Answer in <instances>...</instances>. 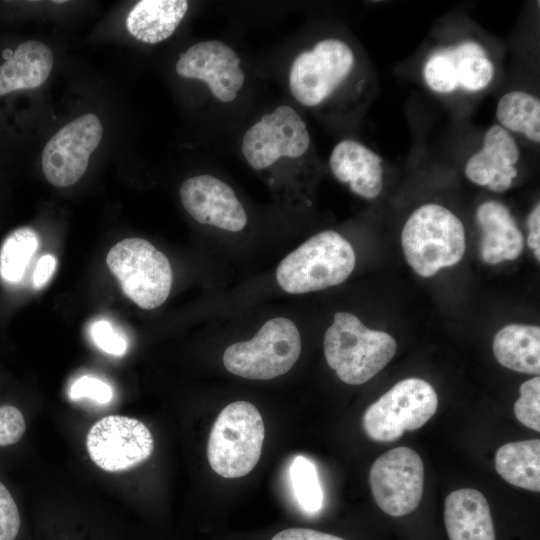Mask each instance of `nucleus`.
Returning <instances> with one entry per match:
<instances>
[{"mask_svg":"<svg viewBox=\"0 0 540 540\" xmlns=\"http://www.w3.org/2000/svg\"><path fill=\"white\" fill-rule=\"evenodd\" d=\"M301 353L297 326L288 318L268 320L256 335L230 345L223 364L232 374L251 380H271L287 373Z\"/></svg>","mask_w":540,"mask_h":540,"instance_id":"nucleus-5","label":"nucleus"},{"mask_svg":"<svg viewBox=\"0 0 540 540\" xmlns=\"http://www.w3.org/2000/svg\"><path fill=\"white\" fill-rule=\"evenodd\" d=\"M52 67L53 54L46 44L34 40L21 43L0 65V96L41 86Z\"/></svg>","mask_w":540,"mask_h":540,"instance_id":"nucleus-19","label":"nucleus"},{"mask_svg":"<svg viewBox=\"0 0 540 540\" xmlns=\"http://www.w3.org/2000/svg\"><path fill=\"white\" fill-rule=\"evenodd\" d=\"M401 243L408 264L418 275L430 277L461 261L466 248L465 230L448 208L427 203L407 219Z\"/></svg>","mask_w":540,"mask_h":540,"instance_id":"nucleus-2","label":"nucleus"},{"mask_svg":"<svg viewBox=\"0 0 540 540\" xmlns=\"http://www.w3.org/2000/svg\"><path fill=\"white\" fill-rule=\"evenodd\" d=\"M56 264L55 257L50 254L44 255L39 259L33 277L36 288H42L46 285L55 271Z\"/></svg>","mask_w":540,"mask_h":540,"instance_id":"nucleus-34","label":"nucleus"},{"mask_svg":"<svg viewBox=\"0 0 540 540\" xmlns=\"http://www.w3.org/2000/svg\"><path fill=\"white\" fill-rule=\"evenodd\" d=\"M369 483L378 507L393 517L414 511L424 487V465L413 449L405 446L388 450L372 464Z\"/></svg>","mask_w":540,"mask_h":540,"instance_id":"nucleus-10","label":"nucleus"},{"mask_svg":"<svg viewBox=\"0 0 540 540\" xmlns=\"http://www.w3.org/2000/svg\"><path fill=\"white\" fill-rule=\"evenodd\" d=\"M290 478L300 507L308 513L318 512L323 493L315 465L304 456H296L290 467Z\"/></svg>","mask_w":540,"mask_h":540,"instance_id":"nucleus-26","label":"nucleus"},{"mask_svg":"<svg viewBox=\"0 0 540 540\" xmlns=\"http://www.w3.org/2000/svg\"><path fill=\"white\" fill-rule=\"evenodd\" d=\"M180 200L198 223L238 232L247 223L246 212L233 189L212 175H198L183 182Z\"/></svg>","mask_w":540,"mask_h":540,"instance_id":"nucleus-14","label":"nucleus"},{"mask_svg":"<svg viewBox=\"0 0 540 540\" xmlns=\"http://www.w3.org/2000/svg\"><path fill=\"white\" fill-rule=\"evenodd\" d=\"M482 230L481 257L490 265L516 259L523 250V234L510 210L501 202L488 200L476 210Z\"/></svg>","mask_w":540,"mask_h":540,"instance_id":"nucleus-17","label":"nucleus"},{"mask_svg":"<svg viewBox=\"0 0 540 540\" xmlns=\"http://www.w3.org/2000/svg\"><path fill=\"white\" fill-rule=\"evenodd\" d=\"M355 260L351 244L339 233L325 230L289 253L278 265L276 279L290 294L319 291L344 282Z\"/></svg>","mask_w":540,"mask_h":540,"instance_id":"nucleus-3","label":"nucleus"},{"mask_svg":"<svg viewBox=\"0 0 540 540\" xmlns=\"http://www.w3.org/2000/svg\"><path fill=\"white\" fill-rule=\"evenodd\" d=\"M354 62V53L347 43L337 38L323 39L293 60L290 91L300 104L317 106L344 82Z\"/></svg>","mask_w":540,"mask_h":540,"instance_id":"nucleus-9","label":"nucleus"},{"mask_svg":"<svg viewBox=\"0 0 540 540\" xmlns=\"http://www.w3.org/2000/svg\"><path fill=\"white\" fill-rule=\"evenodd\" d=\"M271 540H345L339 536L309 528H286L275 534Z\"/></svg>","mask_w":540,"mask_h":540,"instance_id":"nucleus-32","label":"nucleus"},{"mask_svg":"<svg viewBox=\"0 0 540 540\" xmlns=\"http://www.w3.org/2000/svg\"><path fill=\"white\" fill-rule=\"evenodd\" d=\"M69 395L73 400L84 397L104 404L112 399L113 392L111 387L102 380L82 376L72 384Z\"/></svg>","mask_w":540,"mask_h":540,"instance_id":"nucleus-30","label":"nucleus"},{"mask_svg":"<svg viewBox=\"0 0 540 540\" xmlns=\"http://www.w3.org/2000/svg\"><path fill=\"white\" fill-rule=\"evenodd\" d=\"M187 10L186 0H141L128 13L126 28L136 39L156 44L174 33Z\"/></svg>","mask_w":540,"mask_h":540,"instance_id":"nucleus-20","label":"nucleus"},{"mask_svg":"<svg viewBox=\"0 0 540 540\" xmlns=\"http://www.w3.org/2000/svg\"><path fill=\"white\" fill-rule=\"evenodd\" d=\"M437 408L438 396L432 385L419 378H407L366 409L362 426L372 440L392 442L406 431L421 428Z\"/></svg>","mask_w":540,"mask_h":540,"instance_id":"nucleus-7","label":"nucleus"},{"mask_svg":"<svg viewBox=\"0 0 540 540\" xmlns=\"http://www.w3.org/2000/svg\"><path fill=\"white\" fill-rule=\"evenodd\" d=\"M310 147V135L301 116L281 105L252 125L242 139V153L249 165L262 170L280 157L298 158Z\"/></svg>","mask_w":540,"mask_h":540,"instance_id":"nucleus-12","label":"nucleus"},{"mask_svg":"<svg viewBox=\"0 0 540 540\" xmlns=\"http://www.w3.org/2000/svg\"><path fill=\"white\" fill-rule=\"evenodd\" d=\"M86 447L99 468L115 473L132 469L147 460L154 450V439L141 421L110 415L90 428Z\"/></svg>","mask_w":540,"mask_h":540,"instance_id":"nucleus-11","label":"nucleus"},{"mask_svg":"<svg viewBox=\"0 0 540 540\" xmlns=\"http://www.w3.org/2000/svg\"><path fill=\"white\" fill-rule=\"evenodd\" d=\"M530 230L527 243L533 249L536 259L540 260V205L537 203L531 210L527 219Z\"/></svg>","mask_w":540,"mask_h":540,"instance_id":"nucleus-33","label":"nucleus"},{"mask_svg":"<svg viewBox=\"0 0 540 540\" xmlns=\"http://www.w3.org/2000/svg\"><path fill=\"white\" fill-rule=\"evenodd\" d=\"M26 430L25 419L14 406H0V446L18 442Z\"/></svg>","mask_w":540,"mask_h":540,"instance_id":"nucleus-28","label":"nucleus"},{"mask_svg":"<svg viewBox=\"0 0 540 540\" xmlns=\"http://www.w3.org/2000/svg\"><path fill=\"white\" fill-rule=\"evenodd\" d=\"M395 339L366 327L349 312H337L324 335V354L338 378L350 385L366 383L394 357Z\"/></svg>","mask_w":540,"mask_h":540,"instance_id":"nucleus-1","label":"nucleus"},{"mask_svg":"<svg viewBox=\"0 0 540 540\" xmlns=\"http://www.w3.org/2000/svg\"><path fill=\"white\" fill-rule=\"evenodd\" d=\"M265 437L262 416L247 401L227 405L216 418L208 440L211 468L224 478L247 475L258 463Z\"/></svg>","mask_w":540,"mask_h":540,"instance_id":"nucleus-4","label":"nucleus"},{"mask_svg":"<svg viewBox=\"0 0 540 540\" xmlns=\"http://www.w3.org/2000/svg\"><path fill=\"white\" fill-rule=\"evenodd\" d=\"M239 66L240 59L231 47L218 40H208L180 54L175 69L181 77L204 81L211 93L217 95L223 89L220 75L229 67Z\"/></svg>","mask_w":540,"mask_h":540,"instance_id":"nucleus-21","label":"nucleus"},{"mask_svg":"<svg viewBox=\"0 0 540 540\" xmlns=\"http://www.w3.org/2000/svg\"><path fill=\"white\" fill-rule=\"evenodd\" d=\"M91 336L95 344L104 352L116 356H121L126 352V341L105 320H100L93 324L91 327Z\"/></svg>","mask_w":540,"mask_h":540,"instance_id":"nucleus-31","label":"nucleus"},{"mask_svg":"<svg viewBox=\"0 0 540 540\" xmlns=\"http://www.w3.org/2000/svg\"><path fill=\"white\" fill-rule=\"evenodd\" d=\"M19 528L17 505L8 489L0 482V540H14Z\"/></svg>","mask_w":540,"mask_h":540,"instance_id":"nucleus-29","label":"nucleus"},{"mask_svg":"<svg viewBox=\"0 0 540 540\" xmlns=\"http://www.w3.org/2000/svg\"><path fill=\"white\" fill-rule=\"evenodd\" d=\"M493 353L504 367L516 372L540 373V327L509 324L493 340Z\"/></svg>","mask_w":540,"mask_h":540,"instance_id":"nucleus-22","label":"nucleus"},{"mask_svg":"<svg viewBox=\"0 0 540 540\" xmlns=\"http://www.w3.org/2000/svg\"><path fill=\"white\" fill-rule=\"evenodd\" d=\"M39 245L37 232L20 227L11 232L0 249V275L8 282H18Z\"/></svg>","mask_w":540,"mask_h":540,"instance_id":"nucleus-25","label":"nucleus"},{"mask_svg":"<svg viewBox=\"0 0 540 540\" xmlns=\"http://www.w3.org/2000/svg\"><path fill=\"white\" fill-rule=\"evenodd\" d=\"M382 163L379 154L352 139L338 142L329 158L334 177L348 184L353 193L368 200L378 197L383 189Z\"/></svg>","mask_w":540,"mask_h":540,"instance_id":"nucleus-16","label":"nucleus"},{"mask_svg":"<svg viewBox=\"0 0 540 540\" xmlns=\"http://www.w3.org/2000/svg\"><path fill=\"white\" fill-rule=\"evenodd\" d=\"M514 414L524 426L540 431V377L531 378L520 386V397L514 404Z\"/></svg>","mask_w":540,"mask_h":540,"instance_id":"nucleus-27","label":"nucleus"},{"mask_svg":"<svg viewBox=\"0 0 540 540\" xmlns=\"http://www.w3.org/2000/svg\"><path fill=\"white\" fill-rule=\"evenodd\" d=\"M495 469L511 485L539 492L540 440L530 439L502 445L495 455Z\"/></svg>","mask_w":540,"mask_h":540,"instance_id":"nucleus-23","label":"nucleus"},{"mask_svg":"<svg viewBox=\"0 0 540 540\" xmlns=\"http://www.w3.org/2000/svg\"><path fill=\"white\" fill-rule=\"evenodd\" d=\"M106 262L123 293L139 307L154 309L168 298L173 280L170 262L147 240L119 241L109 250Z\"/></svg>","mask_w":540,"mask_h":540,"instance_id":"nucleus-6","label":"nucleus"},{"mask_svg":"<svg viewBox=\"0 0 540 540\" xmlns=\"http://www.w3.org/2000/svg\"><path fill=\"white\" fill-rule=\"evenodd\" d=\"M444 521L449 540H496L488 501L476 489L462 488L447 495Z\"/></svg>","mask_w":540,"mask_h":540,"instance_id":"nucleus-18","label":"nucleus"},{"mask_svg":"<svg viewBox=\"0 0 540 540\" xmlns=\"http://www.w3.org/2000/svg\"><path fill=\"white\" fill-rule=\"evenodd\" d=\"M102 134L100 119L91 113L81 115L61 128L42 152V169L48 182L57 187L76 183L85 173Z\"/></svg>","mask_w":540,"mask_h":540,"instance_id":"nucleus-13","label":"nucleus"},{"mask_svg":"<svg viewBox=\"0 0 540 540\" xmlns=\"http://www.w3.org/2000/svg\"><path fill=\"white\" fill-rule=\"evenodd\" d=\"M520 148L511 133L498 124L485 132L481 148L466 161L467 179L492 192L509 190L519 174Z\"/></svg>","mask_w":540,"mask_h":540,"instance_id":"nucleus-15","label":"nucleus"},{"mask_svg":"<svg viewBox=\"0 0 540 540\" xmlns=\"http://www.w3.org/2000/svg\"><path fill=\"white\" fill-rule=\"evenodd\" d=\"M422 76L438 94L476 93L491 84L495 65L480 42L463 39L434 49L424 61Z\"/></svg>","mask_w":540,"mask_h":540,"instance_id":"nucleus-8","label":"nucleus"},{"mask_svg":"<svg viewBox=\"0 0 540 540\" xmlns=\"http://www.w3.org/2000/svg\"><path fill=\"white\" fill-rule=\"evenodd\" d=\"M498 125L509 133L521 134L534 144L540 142V100L524 90L501 96L496 106Z\"/></svg>","mask_w":540,"mask_h":540,"instance_id":"nucleus-24","label":"nucleus"}]
</instances>
